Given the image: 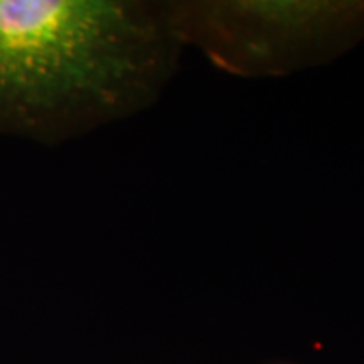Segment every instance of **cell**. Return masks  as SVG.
Masks as SVG:
<instances>
[{
  "label": "cell",
  "instance_id": "6da1fadb",
  "mask_svg": "<svg viewBox=\"0 0 364 364\" xmlns=\"http://www.w3.org/2000/svg\"><path fill=\"white\" fill-rule=\"evenodd\" d=\"M182 49L171 2L0 0V135L56 145L139 115Z\"/></svg>",
  "mask_w": 364,
  "mask_h": 364
},
{
  "label": "cell",
  "instance_id": "7a4b0ae2",
  "mask_svg": "<svg viewBox=\"0 0 364 364\" xmlns=\"http://www.w3.org/2000/svg\"><path fill=\"white\" fill-rule=\"evenodd\" d=\"M182 44L220 70L275 78L332 61L364 38V2H171Z\"/></svg>",
  "mask_w": 364,
  "mask_h": 364
}]
</instances>
